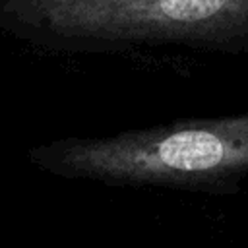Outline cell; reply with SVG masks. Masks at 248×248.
Segmentation results:
<instances>
[{
  "instance_id": "1",
  "label": "cell",
  "mask_w": 248,
  "mask_h": 248,
  "mask_svg": "<svg viewBox=\"0 0 248 248\" xmlns=\"http://www.w3.org/2000/svg\"><path fill=\"white\" fill-rule=\"evenodd\" d=\"M27 159L66 180L232 196L248 180V112L58 138L33 145Z\"/></svg>"
},
{
  "instance_id": "2",
  "label": "cell",
  "mask_w": 248,
  "mask_h": 248,
  "mask_svg": "<svg viewBox=\"0 0 248 248\" xmlns=\"http://www.w3.org/2000/svg\"><path fill=\"white\" fill-rule=\"evenodd\" d=\"M0 35L50 54L248 56V0H0Z\"/></svg>"
}]
</instances>
